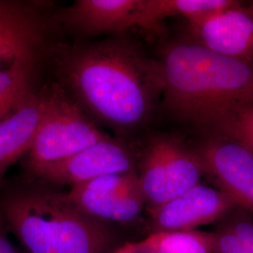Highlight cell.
Segmentation results:
<instances>
[{
  "label": "cell",
  "mask_w": 253,
  "mask_h": 253,
  "mask_svg": "<svg viewBox=\"0 0 253 253\" xmlns=\"http://www.w3.org/2000/svg\"><path fill=\"white\" fill-rule=\"evenodd\" d=\"M45 60L53 82L98 126L118 138L143 128L163 96L159 61L125 35L55 42Z\"/></svg>",
  "instance_id": "obj_1"
},
{
  "label": "cell",
  "mask_w": 253,
  "mask_h": 253,
  "mask_svg": "<svg viewBox=\"0 0 253 253\" xmlns=\"http://www.w3.org/2000/svg\"><path fill=\"white\" fill-rule=\"evenodd\" d=\"M0 212L25 253H113L114 227L91 217L69 191L25 173L0 187Z\"/></svg>",
  "instance_id": "obj_2"
},
{
  "label": "cell",
  "mask_w": 253,
  "mask_h": 253,
  "mask_svg": "<svg viewBox=\"0 0 253 253\" xmlns=\"http://www.w3.org/2000/svg\"><path fill=\"white\" fill-rule=\"evenodd\" d=\"M160 63L163 107L211 130L236 109L253 104V61L217 54L189 39L164 46Z\"/></svg>",
  "instance_id": "obj_3"
},
{
  "label": "cell",
  "mask_w": 253,
  "mask_h": 253,
  "mask_svg": "<svg viewBox=\"0 0 253 253\" xmlns=\"http://www.w3.org/2000/svg\"><path fill=\"white\" fill-rule=\"evenodd\" d=\"M48 106L37 129L32 145L23 159L25 173L68 159L108 138L81 107L54 82Z\"/></svg>",
  "instance_id": "obj_4"
},
{
  "label": "cell",
  "mask_w": 253,
  "mask_h": 253,
  "mask_svg": "<svg viewBox=\"0 0 253 253\" xmlns=\"http://www.w3.org/2000/svg\"><path fill=\"white\" fill-rule=\"evenodd\" d=\"M138 168L148 213L199 185L206 174L195 147L176 136L164 133L150 137Z\"/></svg>",
  "instance_id": "obj_5"
},
{
  "label": "cell",
  "mask_w": 253,
  "mask_h": 253,
  "mask_svg": "<svg viewBox=\"0 0 253 253\" xmlns=\"http://www.w3.org/2000/svg\"><path fill=\"white\" fill-rule=\"evenodd\" d=\"M52 3L0 0V64L18 58L45 60L56 29Z\"/></svg>",
  "instance_id": "obj_6"
},
{
  "label": "cell",
  "mask_w": 253,
  "mask_h": 253,
  "mask_svg": "<svg viewBox=\"0 0 253 253\" xmlns=\"http://www.w3.org/2000/svg\"><path fill=\"white\" fill-rule=\"evenodd\" d=\"M69 194L84 212L111 226L134 222L145 206L136 170L112 173L75 186Z\"/></svg>",
  "instance_id": "obj_7"
},
{
  "label": "cell",
  "mask_w": 253,
  "mask_h": 253,
  "mask_svg": "<svg viewBox=\"0 0 253 253\" xmlns=\"http://www.w3.org/2000/svg\"><path fill=\"white\" fill-rule=\"evenodd\" d=\"M131 145L116 136L91 145L61 162L53 163L31 175L62 188H71L112 173L135 170Z\"/></svg>",
  "instance_id": "obj_8"
},
{
  "label": "cell",
  "mask_w": 253,
  "mask_h": 253,
  "mask_svg": "<svg viewBox=\"0 0 253 253\" xmlns=\"http://www.w3.org/2000/svg\"><path fill=\"white\" fill-rule=\"evenodd\" d=\"M195 148L217 189L253 217V154L235 140L213 134Z\"/></svg>",
  "instance_id": "obj_9"
},
{
  "label": "cell",
  "mask_w": 253,
  "mask_h": 253,
  "mask_svg": "<svg viewBox=\"0 0 253 253\" xmlns=\"http://www.w3.org/2000/svg\"><path fill=\"white\" fill-rule=\"evenodd\" d=\"M141 0H77L54 11V24L75 38L88 41L101 35H125L137 27Z\"/></svg>",
  "instance_id": "obj_10"
},
{
  "label": "cell",
  "mask_w": 253,
  "mask_h": 253,
  "mask_svg": "<svg viewBox=\"0 0 253 253\" xmlns=\"http://www.w3.org/2000/svg\"><path fill=\"white\" fill-rule=\"evenodd\" d=\"M189 39L217 54L253 61V1L234 5L198 22L188 23Z\"/></svg>",
  "instance_id": "obj_11"
},
{
  "label": "cell",
  "mask_w": 253,
  "mask_h": 253,
  "mask_svg": "<svg viewBox=\"0 0 253 253\" xmlns=\"http://www.w3.org/2000/svg\"><path fill=\"white\" fill-rule=\"evenodd\" d=\"M235 204L221 190L199 185L149 212L153 233L193 231L217 222Z\"/></svg>",
  "instance_id": "obj_12"
},
{
  "label": "cell",
  "mask_w": 253,
  "mask_h": 253,
  "mask_svg": "<svg viewBox=\"0 0 253 253\" xmlns=\"http://www.w3.org/2000/svg\"><path fill=\"white\" fill-rule=\"evenodd\" d=\"M52 85L45 84L0 122V187L9 168L28 153L43 118Z\"/></svg>",
  "instance_id": "obj_13"
},
{
  "label": "cell",
  "mask_w": 253,
  "mask_h": 253,
  "mask_svg": "<svg viewBox=\"0 0 253 253\" xmlns=\"http://www.w3.org/2000/svg\"><path fill=\"white\" fill-rule=\"evenodd\" d=\"M236 0H141L137 27L157 31L165 19L181 16L198 22L234 5Z\"/></svg>",
  "instance_id": "obj_14"
},
{
  "label": "cell",
  "mask_w": 253,
  "mask_h": 253,
  "mask_svg": "<svg viewBox=\"0 0 253 253\" xmlns=\"http://www.w3.org/2000/svg\"><path fill=\"white\" fill-rule=\"evenodd\" d=\"M43 60L18 58L0 69V122L38 87V74Z\"/></svg>",
  "instance_id": "obj_15"
},
{
  "label": "cell",
  "mask_w": 253,
  "mask_h": 253,
  "mask_svg": "<svg viewBox=\"0 0 253 253\" xmlns=\"http://www.w3.org/2000/svg\"><path fill=\"white\" fill-rule=\"evenodd\" d=\"M146 238L152 253H214L213 233L196 230L161 232Z\"/></svg>",
  "instance_id": "obj_16"
},
{
  "label": "cell",
  "mask_w": 253,
  "mask_h": 253,
  "mask_svg": "<svg viewBox=\"0 0 253 253\" xmlns=\"http://www.w3.org/2000/svg\"><path fill=\"white\" fill-rule=\"evenodd\" d=\"M210 131L235 140L253 154V104L230 113Z\"/></svg>",
  "instance_id": "obj_17"
},
{
  "label": "cell",
  "mask_w": 253,
  "mask_h": 253,
  "mask_svg": "<svg viewBox=\"0 0 253 253\" xmlns=\"http://www.w3.org/2000/svg\"><path fill=\"white\" fill-rule=\"evenodd\" d=\"M217 225L235 234L248 251L253 253V217L251 214L235 207L217 221Z\"/></svg>",
  "instance_id": "obj_18"
},
{
  "label": "cell",
  "mask_w": 253,
  "mask_h": 253,
  "mask_svg": "<svg viewBox=\"0 0 253 253\" xmlns=\"http://www.w3.org/2000/svg\"><path fill=\"white\" fill-rule=\"evenodd\" d=\"M9 233V228L0 212V253H25L12 243Z\"/></svg>",
  "instance_id": "obj_19"
},
{
  "label": "cell",
  "mask_w": 253,
  "mask_h": 253,
  "mask_svg": "<svg viewBox=\"0 0 253 253\" xmlns=\"http://www.w3.org/2000/svg\"><path fill=\"white\" fill-rule=\"evenodd\" d=\"M113 253H152L147 238L140 242H128L118 247Z\"/></svg>",
  "instance_id": "obj_20"
}]
</instances>
